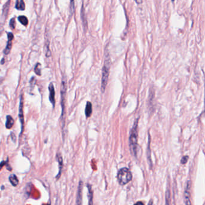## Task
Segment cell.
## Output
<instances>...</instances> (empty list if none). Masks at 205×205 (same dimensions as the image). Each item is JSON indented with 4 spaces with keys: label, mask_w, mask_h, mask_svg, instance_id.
<instances>
[{
    "label": "cell",
    "mask_w": 205,
    "mask_h": 205,
    "mask_svg": "<svg viewBox=\"0 0 205 205\" xmlns=\"http://www.w3.org/2000/svg\"><path fill=\"white\" fill-rule=\"evenodd\" d=\"M132 178V173L130 170L127 168L121 169L117 174V180L119 184L123 186L129 183Z\"/></svg>",
    "instance_id": "277c9868"
},
{
    "label": "cell",
    "mask_w": 205,
    "mask_h": 205,
    "mask_svg": "<svg viewBox=\"0 0 205 205\" xmlns=\"http://www.w3.org/2000/svg\"><path fill=\"white\" fill-rule=\"evenodd\" d=\"M15 123L14 119L12 116L8 115L6 117V122H5V127L7 129H10L12 128Z\"/></svg>",
    "instance_id": "8fae6325"
},
{
    "label": "cell",
    "mask_w": 205,
    "mask_h": 205,
    "mask_svg": "<svg viewBox=\"0 0 205 205\" xmlns=\"http://www.w3.org/2000/svg\"><path fill=\"white\" fill-rule=\"evenodd\" d=\"M74 0H70V10L71 12L74 10Z\"/></svg>",
    "instance_id": "44dd1931"
},
{
    "label": "cell",
    "mask_w": 205,
    "mask_h": 205,
    "mask_svg": "<svg viewBox=\"0 0 205 205\" xmlns=\"http://www.w3.org/2000/svg\"><path fill=\"white\" fill-rule=\"evenodd\" d=\"M9 180L13 186H16L19 184V180L15 174H11L9 176Z\"/></svg>",
    "instance_id": "5bb4252c"
},
{
    "label": "cell",
    "mask_w": 205,
    "mask_h": 205,
    "mask_svg": "<svg viewBox=\"0 0 205 205\" xmlns=\"http://www.w3.org/2000/svg\"><path fill=\"white\" fill-rule=\"evenodd\" d=\"M92 113V104L90 102H87L85 109V114L87 118L90 117Z\"/></svg>",
    "instance_id": "7c38bea8"
},
{
    "label": "cell",
    "mask_w": 205,
    "mask_h": 205,
    "mask_svg": "<svg viewBox=\"0 0 205 205\" xmlns=\"http://www.w3.org/2000/svg\"><path fill=\"white\" fill-rule=\"evenodd\" d=\"M18 20L22 24L25 25V26H27L28 25V23H29V21H28L27 18L25 16H19Z\"/></svg>",
    "instance_id": "2e32d148"
},
{
    "label": "cell",
    "mask_w": 205,
    "mask_h": 205,
    "mask_svg": "<svg viewBox=\"0 0 205 205\" xmlns=\"http://www.w3.org/2000/svg\"><path fill=\"white\" fill-rule=\"evenodd\" d=\"M11 137H12V140H13L14 142H15L16 140H14V138H15V139H16V136H15V135L13 134V132L11 133Z\"/></svg>",
    "instance_id": "7402d4cb"
},
{
    "label": "cell",
    "mask_w": 205,
    "mask_h": 205,
    "mask_svg": "<svg viewBox=\"0 0 205 205\" xmlns=\"http://www.w3.org/2000/svg\"><path fill=\"white\" fill-rule=\"evenodd\" d=\"M10 26L12 29H15V19L14 18H12L10 21Z\"/></svg>",
    "instance_id": "d6986e66"
},
{
    "label": "cell",
    "mask_w": 205,
    "mask_h": 205,
    "mask_svg": "<svg viewBox=\"0 0 205 205\" xmlns=\"http://www.w3.org/2000/svg\"><path fill=\"white\" fill-rule=\"evenodd\" d=\"M48 89H49V101H50V102L52 103L53 108H54L55 103V88H54L53 83L51 82L50 84H49V87H48Z\"/></svg>",
    "instance_id": "8992f818"
},
{
    "label": "cell",
    "mask_w": 205,
    "mask_h": 205,
    "mask_svg": "<svg viewBox=\"0 0 205 205\" xmlns=\"http://www.w3.org/2000/svg\"><path fill=\"white\" fill-rule=\"evenodd\" d=\"M15 7L16 9L19 10H24L25 9V6L24 0H16Z\"/></svg>",
    "instance_id": "9a60e30c"
},
{
    "label": "cell",
    "mask_w": 205,
    "mask_h": 205,
    "mask_svg": "<svg viewBox=\"0 0 205 205\" xmlns=\"http://www.w3.org/2000/svg\"><path fill=\"white\" fill-rule=\"evenodd\" d=\"M67 91V82L65 77L62 78V85H61V105H62V115H61V124H62V129L63 131V138L64 137V129L65 126V103H66V95Z\"/></svg>",
    "instance_id": "7a4b0ae2"
},
{
    "label": "cell",
    "mask_w": 205,
    "mask_h": 205,
    "mask_svg": "<svg viewBox=\"0 0 205 205\" xmlns=\"http://www.w3.org/2000/svg\"><path fill=\"white\" fill-rule=\"evenodd\" d=\"M190 181L187 182L186 186V189L185 191V203L186 204H190L191 202L190 200Z\"/></svg>",
    "instance_id": "9c48e42d"
},
{
    "label": "cell",
    "mask_w": 205,
    "mask_h": 205,
    "mask_svg": "<svg viewBox=\"0 0 205 205\" xmlns=\"http://www.w3.org/2000/svg\"><path fill=\"white\" fill-rule=\"evenodd\" d=\"M138 119L136 120L132 129L131 131V134L129 137V147L131 153L135 157H137L138 153Z\"/></svg>",
    "instance_id": "3957f363"
},
{
    "label": "cell",
    "mask_w": 205,
    "mask_h": 205,
    "mask_svg": "<svg viewBox=\"0 0 205 205\" xmlns=\"http://www.w3.org/2000/svg\"><path fill=\"white\" fill-rule=\"evenodd\" d=\"M143 204V203L142 202H137V203H136V204Z\"/></svg>",
    "instance_id": "cb8c5ba5"
},
{
    "label": "cell",
    "mask_w": 205,
    "mask_h": 205,
    "mask_svg": "<svg viewBox=\"0 0 205 205\" xmlns=\"http://www.w3.org/2000/svg\"><path fill=\"white\" fill-rule=\"evenodd\" d=\"M34 72L38 76L41 75V64L38 63L34 68Z\"/></svg>",
    "instance_id": "ac0fdd59"
},
{
    "label": "cell",
    "mask_w": 205,
    "mask_h": 205,
    "mask_svg": "<svg viewBox=\"0 0 205 205\" xmlns=\"http://www.w3.org/2000/svg\"><path fill=\"white\" fill-rule=\"evenodd\" d=\"M7 37H8V42L6 48H5L4 50V54H8L10 52V49L12 48V40L14 37L12 33H9L7 34Z\"/></svg>",
    "instance_id": "ba28073f"
},
{
    "label": "cell",
    "mask_w": 205,
    "mask_h": 205,
    "mask_svg": "<svg viewBox=\"0 0 205 205\" xmlns=\"http://www.w3.org/2000/svg\"><path fill=\"white\" fill-rule=\"evenodd\" d=\"M82 186H83V183L81 180L79 183V185H78V191H77V196H76V203L77 204H81V203H82Z\"/></svg>",
    "instance_id": "52a82bcc"
},
{
    "label": "cell",
    "mask_w": 205,
    "mask_h": 205,
    "mask_svg": "<svg viewBox=\"0 0 205 205\" xmlns=\"http://www.w3.org/2000/svg\"><path fill=\"white\" fill-rule=\"evenodd\" d=\"M81 19H82V21L83 26H84V29H86L85 26H87V21H86V15H85L84 9V7H82V8L81 9Z\"/></svg>",
    "instance_id": "e0dca14e"
},
{
    "label": "cell",
    "mask_w": 205,
    "mask_h": 205,
    "mask_svg": "<svg viewBox=\"0 0 205 205\" xmlns=\"http://www.w3.org/2000/svg\"><path fill=\"white\" fill-rule=\"evenodd\" d=\"M171 1H172V2H174V0H171Z\"/></svg>",
    "instance_id": "d4e9b609"
},
{
    "label": "cell",
    "mask_w": 205,
    "mask_h": 205,
    "mask_svg": "<svg viewBox=\"0 0 205 205\" xmlns=\"http://www.w3.org/2000/svg\"><path fill=\"white\" fill-rule=\"evenodd\" d=\"M87 188H88V204H93V192L92 190V186L90 184H87Z\"/></svg>",
    "instance_id": "4fadbf2b"
},
{
    "label": "cell",
    "mask_w": 205,
    "mask_h": 205,
    "mask_svg": "<svg viewBox=\"0 0 205 205\" xmlns=\"http://www.w3.org/2000/svg\"><path fill=\"white\" fill-rule=\"evenodd\" d=\"M188 159V156L184 157H183V158H182V159H181V163L183 164H184L186 163Z\"/></svg>",
    "instance_id": "ffe728a7"
},
{
    "label": "cell",
    "mask_w": 205,
    "mask_h": 205,
    "mask_svg": "<svg viewBox=\"0 0 205 205\" xmlns=\"http://www.w3.org/2000/svg\"><path fill=\"white\" fill-rule=\"evenodd\" d=\"M57 159L58 162V167H59V173L57 175V179H59L61 175V173H62V169H63V160L62 155L60 153H57Z\"/></svg>",
    "instance_id": "30bf717a"
},
{
    "label": "cell",
    "mask_w": 205,
    "mask_h": 205,
    "mask_svg": "<svg viewBox=\"0 0 205 205\" xmlns=\"http://www.w3.org/2000/svg\"><path fill=\"white\" fill-rule=\"evenodd\" d=\"M111 68V60L108 52L105 53V62L103 67L102 68V81H101V92L104 93L106 89L107 83L108 81V77L109 75V70Z\"/></svg>",
    "instance_id": "6da1fadb"
},
{
    "label": "cell",
    "mask_w": 205,
    "mask_h": 205,
    "mask_svg": "<svg viewBox=\"0 0 205 205\" xmlns=\"http://www.w3.org/2000/svg\"><path fill=\"white\" fill-rule=\"evenodd\" d=\"M19 117L21 124V134H22L24 130V111H23V95L21 96L20 98V104L19 107Z\"/></svg>",
    "instance_id": "5b68a950"
},
{
    "label": "cell",
    "mask_w": 205,
    "mask_h": 205,
    "mask_svg": "<svg viewBox=\"0 0 205 205\" xmlns=\"http://www.w3.org/2000/svg\"><path fill=\"white\" fill-rule=\"evenodd\" d=\"M137 4H141L143 3V0H134Z\"/></svg>",
    "instance_id": "603a6c76"
}]
</instances>
